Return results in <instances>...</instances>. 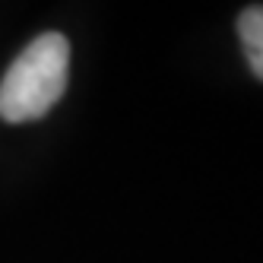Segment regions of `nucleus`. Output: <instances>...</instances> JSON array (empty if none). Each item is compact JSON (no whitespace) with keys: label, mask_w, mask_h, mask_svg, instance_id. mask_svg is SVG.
I'll return each mask as SVG.
<instances>
[{"label":"nucleus","mask_w":263,"mask_h":263,"mask_svg":"<svg viewBox=\"0 0 263 263\" xmlns=\"http://www.w3.org/2000/svg\"><path fill=\"white\" fill-rule=\"evenodd\" d=\"M70 77V42L61 32L32 39L0 80V118L7 124L42 121L61 102Z\"/></svg>","instance_id":"nucleus-1"},{"label":"nucleus","mask_w":263,"mask_h":263,"mask_svg":"<svg viewBox=\"0 0 263 263\" xmlns=\"http://www.w3.org/2000/svg\"><path fill=\"white\" fill-rule=\"evenodd\" d=\"M238 39H241L244 54H248V64L254 70V77L263 80V4H254L248 10H241Z\"/></svg>","instance_id":"nucleus-2"}]
</instances>
